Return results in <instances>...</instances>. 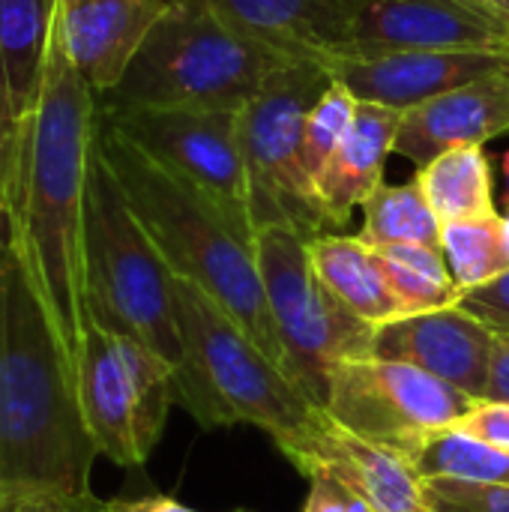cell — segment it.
<instances>
[{"mask_svg":"<svg viewBox=\"0 0 509 512\" xmlns=\"http://www.w3.org/2000/svg\"><path fill=\"white\" fill-rule=\"evenodd\" d=\"M96 99L51 33L42 93L21 126L9 243L72 357L87 327L81 237Z\"/></svg>","mask_w":509,"mask_h":512,"instance_id":"1","label":"cell"},{"mask_svg":"<svg viewBox=\"0 0 509 512\" xmlns=\"http://www.w3.org/2000/svg\"><path fill=\"white\" fill-rule=\"evenodd\" d=\"M96 447L66 351L9 237H0V480L90 495Z\"/></svg>","mask_w":509,"mask_h":512,"instance_id":"2","label":"cell"},{"mask_svg":"<svg viewBox=\"0 0 509 512\" xmlns=\"http://www.w3.org/2000/svg\"><path fill=\"white\" fill-rule=\"evenodd\" d=\"M96 147L171 273L213 297L258 348L285 369L255 261V240H249L198 186L156 162L123 132L99 120V114Z\"/></svg>","mask_w":509,"mask_h":512,"instance_id":"3","label":"cell"},{"mask_svg":"<svg viewBox=\"0 0 509 512\" xmlns=\"http://www.w3.org/2000/svg\"><path fill=\"white\" fill-rule=\"evenodd\" d=\"M174 294L183 339L174 402L204 429L246 423L267 432L306 477L327 414L213 297L186 279L174 282Z\"/></svg>","mask_w":509,"mask_h":512,"instance_id":"4","label":"cell"},{"mask_svg":"<svg viewBox=\"0 0 509 512\" xmlns=\"http://www.w3.org/2000/svg\"><path fill=\"white\" fill-rule=\"evenodd\" d=\"M291 57L255 42L195 0H171L114 90V108L240 114Z\"/></svg>","mask_w":509,"mask_h":512,"instance_id":"5","label":"cell"},{"mask_svg":"<svg viewBox=\"0 0 509 512\" xmlns=\"http://www.w3.org/2000/svg\"><path fill=\"white\" fill-rule=\"evenodd\" d=\"M84 309L96 324L156 351L174 375L183 366L177 276L132 213L102 150H90L84 195Z\"/></svg>","mask_w":509,"mask_h":512,"instance_id":"6","label":"cell"},{"mask_svg":"<svg viewBox=\"0 0 509 512\" xmlns=\"http://www.w3.org/2000/svg\"><path fill=\"white\" fill-rule=\"evenodd\" d=\"M255 261L285 354V372L324 411L330 378L342 363L372 357V324L348 312L318 279L309 240L276 225L255 234Z\"/></svg>","mask_w":509,"mask_h":512,"instance_id":"7","label":"cell"},{"mask_svg":"<svg viewBox=\"0 0 509 512\" xmlns=\"http://www.w3.org/2000/svg\"><path fill=\"white\" fill-rule=\"evenodd\" d=\"M330 84L333 78L321 63L291 60L240 111V150L255 234L276 225L294 228L306 240L327 234L315 183L303 165V126Z\"/></svg>","mask_w":509,"mask_h":512,"instance_id":"8","label":"cell"},{"mask_svg":"<svg viewBox=\"0 0 509 512\" xmlns=\"http://www.w3.org/2000/svg\"><path fill=\"white\" fill-rule=\"evenodd\" d=\"M78 405L99 456L141 468L174 402V369L147 345L87 318L75 357Z\"/></svg>","mask_w":509,"mask_h":512,"instance_id":"9","label":"cell"},{"mask_svg":"<svg viewBox=\"0 0 509 512\" xmlns=\"http://www.w3.org/2000/svg\"><path fill=\"white\" fill-rule=\"evenodd\" d=\"M96 114L156 162L198 186L249 240H255L249 213V177L240 150V114L114 108L102 102Z\"/></svg>","mask_w":509,"mask_h":512,"instance_id":"10","label":"cell"},{"mask_svg":"<svg viewBox=\"0 0 509 512\" xmlns=\"http://www.w3.org/2000/svg\"><path fill=\"white\" fill-rule=\"evenodd\" d=\"M474 402L417 366L369 357L333 372L324 414L366 441L405 453L420 435L456 426Z\"/></svg>","mask_w":509,"mask_h":512,"instance_id":"11","label":"cell"},{"mask_svg":"<svg viewBox=\"0 0 509 512\" xmlns=\"http://www.w3.org/2000/svg\"><path fill=\"white\" fill-rule=\"evenodd\" d=\"M348 48L509 54V21L480 0H357Z\"/></svg>","mask_w":509,"mask_h":512,"instance_id":"12","label":"cell"},{"mask_svg":"<svg viewBox=\"0 0 509 512\" xmlns=\"http://www.w3.org/2000/svg\"><path fill=\"white\" fill-rule=\"evenodd\" d=\"M333 81L345 84L357 102L411 111L447 90L509 69V54L489 51H372L348 48L321 63Z\"/></svg>","mask_w":509,"mask_h":512,"instance_id":"13","label":"cell"},{"mask_svg":"<svg viewBox=\"0 0 509 512\" xmlns=\"http://www.w3.org/2000/svg\"><path fill=\"white\" fill-rule=\"evenodd\" d=\"M495 333L459 306L405 315L375 330L372 357L417 366L444 384L468 393L471 399L486 396L489 363Z\"/></svg>","mask_w":509,"mask_h":512,"instance_id":"14","label":"cell"},{"mask_svg":"<svg viewBox=\"0 0 509 512\" xmlns=\"http://www.w3.org/2000/svg\"><path fill=\"white\" fill-rule=\"evenodd\" d=\"M171 0H54V36L96 96L120 84Z\"/></svg>","mask_w":509,"mask_h":512,"instance_id":"15","label":"cell"},{"mask_svg":"<svg viewBox=\"0 0 509 512\" xmlns=\"http://www.w3.org/2000/svg\"><path fill=\"white\" fill-rule=\"evenodd\" d=\"M501 132H509V69L483 75L405 111L396 153L423 168L447 150L483 147Z\"/></svg>","mask_w":509,"mask_h":512,"instance_id":"16","label":"cell"},{"mask_svg":"<svg viewBox=\"0 0 509 512\" xmlns=\"http://www.w3.org/2000/svg\"><path fill=\"white\" fill-rule=\"evenodd\" d=\"M234 30L291 57L324 63L351 45L357 0H195Z\"/></svg>","mask_w":509,"mask_h":512,"instance_id":"17","label":"cell"},{"mask_svg":"<svg viewBox=\"0 0 509 512\" xmlns=\"http://www.w3.org/2000/svg\"><path fill=\"white\" fill-rule=\"evenodd\" d=\"M315 468H327L342 477L378 512H432L426 477L402 453L366 441L336 426L330 417H324V426L315 438L306 477Z\"/></svg>","mask_w":509,"mask_h":512,"instance_id":"18","label":"cell"},{"mask_svg":"<svg viewBox=\"0 0 509 512\" xmlns=\"http://www.w3.org/2000/svg\"><path fill=\"white\" fill-rule=\"evenodd\" d=\"M399 126L402 111L375 102L357 105L345 141L315 183L327 228L348 225L351 213L357 207H366V201L378 192V186L384 183L387 156L396 153Z\"/></svg>","mask_w":509,"mask_h":512,"instance_id":"19","label":"cell"},{"mask_svg":"<svg viewBox=\"0 0 509 512\" xmlns=\"http://www.w3.org/2000/svg\"><path fill=\"white\" fill-rule=\"evenodd\" d=\"M309 255L327 291L360 321L384 327L402 318L399 300L384 276L378 252L366 246L360 237L321 234L309 240Z\"/></svg>","mask_w":509,"mask_h":512,"instance_id":"20","label":"cell"},{"mask_svg":"<svg viewBox=\"0 0 509 512\" xmlns=\"http://www.w3.org/2000/svg\"><path fill=\"white\" fill-rule=\"evenodd\" d=\"M54 33V0H0V66L24 120L42 93Z\"/></svg>","mask_w":509,"mask_h":512,"instance_id":"21","label":"cell"},{"mask_svg":"<svg viewBox=\"0 0 509 512\" xmlns=\"http://www.w3.org/2000/svg\"><path fill=\"white\" fill-rule=\"evenodd\" d=\"M414 180L444 225L498 213L492 195V162L483 147L447 150L417 168Z\"/></svg>","mask_w":509,"mask_h":512,"instance_id":"22","label":"cell"},{"mask_svg":"<svg viewBox=\"0 0 509 512\" xmlns=\"http://www.w3.org/2000/svg\"><path fill=\"white\" fill-rule=\"evenodd\" d=\"M426 480H459L477 486H509V453L498 450L459 426L420 435L402 453Z\"/></svg>","mask_w":509,"mask_h":512,"instance_id":"23","label":"cell"},{"mask_svg":"<svg viewBox=\"0 0 509 512\" xmlns=\"http://www.w3.org/2000/svg\"><path fill=\"white\" fill-rule=\"evenodd\" d=\"M375 252L399 300L402 318L459 306L462 288L456 285L441 249L399 243V246H381Z\"/></svg>","mask_w":509,"mask_h":512,"instance_id":"24","label":"cell"},{"mask_svg":"<svg viewBox=\"0 0 509 512\" xmlns=\"http://www.w3.org/2000/svg\"><path fill=\"white\" fill-rule=\"evenodd\" d=\"M366 222L357 234L366 246H399V243H417L429 249H441L444 222L426 201L417 180L411 183H381L378 192L363 207Z\"/></svg>","mask_w":509,"mask_h":512,"instance_id":"25","label":"cell"},{"mask_svg":"<svg viewBox=\"0 0 509 512\" xmlns=\"http://www.w3.org/2000/svg\"><path fill=\"white\" fill-rule=\"evenodd\" d=\"M441 252L462 294L498 279L509 270L501 213L483 216V219L447 222L441 234Z\"/></svg>","mask_w":509,"mask_h":512,"instance_id":"26","label":"cell"},{"mask_svg":"<svg viewBox=\"0 0 509 512\" xmlns=\"http://www.w3.org/2000/svg\"><path fill=\"white\" fill-rule=\"evenodd\" d=\"M357 105H360L357 96L345 84L333 81L324 90V96L315 102V108L309 111L306 126H303V165L312 183H318L321 171L327 168V162L345 141L354 123Z\"/></svg>","mask_w":509,"mask_h":512,"instance_id":"27","label":"cell"},{"mask_svg":"<svg viewBox=\"0 0 509 512\" xmlns=\"http://www.w3.org/2000/svg\"><path fill=\"white\" fill-rule=\"evenodd\" d=\"M99 498L72 495L60 486L0 480V512H99Z\"/></svg>","mask_w":509,"mask_h":512,"instance_id":"28","label":"cell"},{"mask_svg":"<svg viewBox=\"0 0 509 512\" xmlns=\"http://www.w3.org/2000/svg\"><path fill=\"white\" fill-rule=\"evenodd\" d=\"M432 512H509V486H477L459 480H426Z\"/></svg>","mask_w":509,"mask_h":512,"instance_id":"29","label":"cell"},{"mask_svg":"<svg viewBox=\"0 0 509 512\" xmlns=\"http://www.w3.org/2000/svg\"><path fill=\"white\" fill-rule=\"evenodd\" d=\"M21 126L24 120L15 111V102L9 96L3 66H0V210L9 216L12 186H15V168H18V150H21Z\"/></svg>","mask_w":509,"mask_h":512,"instance_id":"30","label":"cell"},{"mask_svg":"<svg viewBox=\"0 0 509 512\" xmlns=\"http://www.w3.org/2000/svg\"><path fill=\"white\" fill-rule=\"evenodd\" d=\"M459 309L477 318L495 336H509V270L480 288L465 291Z\"/></svg>","mask_w":509,"mask_h":512,"instance_id":"31","label":"cell"},{"mask_svg":"<svg viewBox=\"0 0 509 512\" xmlns=\"http://www.w3.org/2000/svg\"><path fill=\"white\" fill-rule=\"evenodd\" d=\"M303 512H378L360 492H354L342 477L327 468L309 474V498Z\"/></svg>","mask_w":509,"mask_h":512,"instance_id":"32","label":"cell"},{"mask_svg":"<svg viewBox=\"0 0 509 512\" xmlns=\"http://www.w3.org/2000/svg\"><path fill=\"white\" fill-rule=\"evenodd\" d=\"M462 432L498 447L509 453V405L507 402H489V399H477L471 405V411L456 423Z\"/></svg>","mask_w":509,"mask_h":512,"instance_id":"33","label":"cell"},{"mask_svg":"<svg viewBox=\"0 0 509 512\" xmlns=\"http://www.w3.org/2000/svg\"><path fill=\"white\" fill-rule=\"evenodd\" d=\"M483 399L509 405V336H495L492 363H489V384H486Z\"/></svg>","mask_w":509,"mask_h":512,"instance_id":"34","label":"cell"},{"mask_svg":"<svg viewBox=\"0 0 509 512\" xmlns=\"http://www.w3.org/2000/svg\"><path fill=\"white\" fill-rule=\"evenodd\" d=\"M99 512H201L168 495H147V498H114L102 501Z\"/></svg>","mask_w":509,"mask_h":512,"instance_id":"35","label":"cell"},{"mask_svg":"<svg viewBox=\"0 0 509 512\" xmlns=\"http://www.w3.org/2000/svg\"><path fill=\"white\" fill-rule=\"evenodd\" d=\"M480 3H486L492 12H498L504 21H509V0H480Z\"/></svg>","mask_w":509,"mask_h":512,"instance_id":"36","label":"cell"},{"mask_svg":"<svg viewBox=\"0 0 509 512\" xmlns=\"http://www.w3.org/2000/svg\"><path fill=\"white\" fill-rule=\"evenodd\" d=\"M501 228H504V243H507V252H509V204H507V213L501 216Z\"/></svg>","mask_w":509,"mask_h":512,"instance_id":"37","label":"cell"},{"mask_svg":"<svg viewBox=\"0 0 509 512\" xmlns=\"http://www.w3.org/2000/svg\"><path fill=\"white\" fill-rule=\"evenodd\" d=\"M0 237H9V216L0 210Z\"/></svg>","mask_w":509,"mask_h":512,"instance_id":"38","label":"cell"},{"mask_svg":"<svg viewBox=\"0 0 509 512\" xmlns=\"http://www.w3.org/2000/svg\"><path fill=\"white\" fill-rule=\"evenodd\" d=\"M501 171H504V180H507V198H509V150L504 153V159H501Z\"/></svg>","mask_w":509,"mask_h":512,"instance_id":"39","label":"cell"},{"mask_svg":"<svg viewBox=\"0 0 509 512\" xmlns=\"http://www.w3.org/2000/svg\"><path fill=\"white\" fill-rule=\"evenodd\" d=\"M237 512H246V510H237Z\"/></svg>","mask_w":509,"mask_h":512,"instance_id":"40","label":"cell"}]
</instances>
